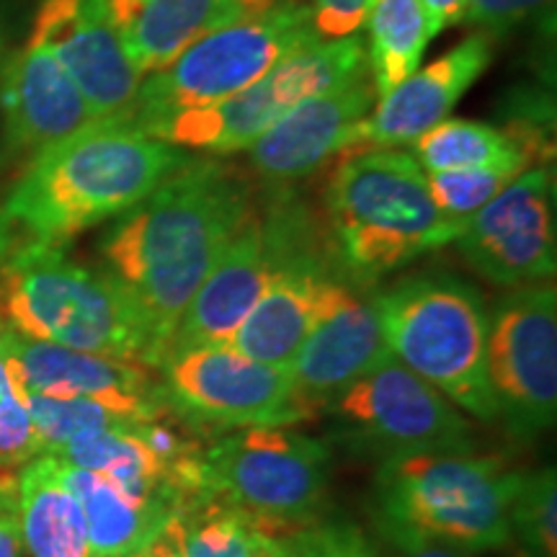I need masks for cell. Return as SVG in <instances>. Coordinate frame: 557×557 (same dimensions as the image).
Returning a JSON list of instances; mask_svg holds the SVG:
<instances>
[{
    "label": "cell",
    "mask_w": 557,
    "mask_h": 557,
    "mask_svg": "<svg viewBox=\"0 0 557 557\" xmlns=\"http://www.w3.org/2000/svg\"><path fill=\"white\" fill-rule=\"evenodd\" d=\"M253 212V186L238 169L189 158L107 230L103 263L148 320L160 361L191 297Z\"/></svg>",
    "instance_id": "1"
},
{
    "label": "cell",
    "mask_w": 557,
    "mask_h": 557,
    "mask_svg": "<svg viewBox=\"0 0 557 557\" xmlns=\"http://www.w3.org/2000/svg\"><path fill=\"white\" fill-rule=\"evenodd\" d=\"M189 158L186 150L145 135L127 114L107 116L39 150L3 212L34 240L62 246L139 205Z\"/></svg>",
    "instance_id": "2"
},
{
    "label": "cell",
    "mask_w": 557,
    "mask_h": 557,
    "mask_svg": "<svg viewBox=\"0 0 557 557\" xmlns=\"http://www.w3.org/2000/svg\"><path fill=\"white\" fill-rule=\"evenodd\" d=\"M325 209L338 276L359 289L449 246L459 233V222L431 197L426 171L398 148L344 152Z\"/></svg>",
    "instance_id": "3"
},
{
    "label": "cell",
    "mask_w": 557,
    "mask_h": 557,
    "mask_svg": "<svg viewBox=\"0 0 557 557\" xmlns=\"http://www.w3.org/2000/svg\"><path fill=\"white\" fill-rule=\"evenodd\" d=\"M0 323L18 336L160 367L143 312L107 269L73 261L62 246L34 240L0 267Z\"/></svg>",
    "instance_id": "4"
},
{
    "label": "cell",
    "mask_w": 557,
    "mask_h": 557,
    "mask_svg": "<svg viewBox=\"0 0 557 557\" xmlns=\"http://www.w3.org/2000/svg\"><path fill=\"white\" fill-rule=\"evenodd\" d=\"M521 478L504 459L468 449L385 459L374 483V524L389 547H500L511 540Z\"/></svg>",
    "instance_id": "5"
},
{
    "label": "cell",
    "mask_w": 557,
    "mask_h": 557,
    "mask_svg": "<svg viewBox=\"0 0 557 557\" xmlns=\"http://www.w3.org/2000/svg\"><path fill=\"white\" fill-rule=\"evenodd\" d=\"M389 354L480 421H496L485 344L491 312L472 284L455 274H416L374 292Z\"/></svg>",
    "instance_id": "6"
},
{
    "label": "cell",
    "mask_w": 557,
    "mask_h": 557,
    "mask_svg": "<svg viewBox=\"0 0 557 557\" xmlns=\"http://www.w3.org/2000/svg\"><path fill=\"white\" fill-rule=\"evenodd\" d=\"M205 496H218L284 537L323 517L331 483V449L289 426L222 431L201 455Z\"/></svg>",
    "instance_id": "7"
},
{
    "label": "cell",
    "mask_w": 557,
    "mask_h": 557,
    "mask_svg": "<svg viewBox=\"0 0 557 557\" xmlns=\"http://www.w3.org/2000/svg\"><path fill=\"white\" fill-rule=\"evenodd\" d=\"M320 41L310 5L282 3L205 34L171 65L143 78L129 120L227 99L253 86L292 52Z\"/></svg>",
    "instance_id": "8"
},
{
    "label": "cell",
    "mask_w": 557,
    "mask_h": 557,
    "mask_svg": "<svg viewBox=\"0 0 557 557\" xmlns=\"http://www.w3.org/2000/svg\"><path fill=\"white\" fill-rule=\"evenodd\" d=\"M165 403L191 429L222 431L295 426L312 413L299 400L289 369L243 357L233 346L173 348L160 361Z\"/></svg>",
    "instance_id": "9"
},
{
    "label": "cell",
    "mask_w": 557,
    "mask_h": 557,
    "mask_svg": "<svg viewBox=\"0 0 557 557\" xmlns=\"http://www.w3.org/2000/svg\"><path fill=\"white\" fill-rule=\"evenodd\" d=\"M331 413L338 438L382 462L426 451H465L472 442L468 418L395 357L348 385L331 403Z\"/></svg>",
    "instance_id": "10"
},
{
    "label": "cell",
    "mask_w": 557,
    "mask_h": 557,
    "mask_svg": "<svg viewBox=\"0 0 557 557\" xmlns=\"http://www.w3.org/2000/svg\"><path fill=\"white\" fill-rule=\"evenodd\" d=\"M487 385L498 418L521 438L555 426L557 418V292L524 284L487 320Z\"/></svg>",
    "instance_id": "11"
},
{
    "label": "cell",
    "mask_w": 557,
    "mask_h": 557,
    "mask_svg": "<svg viewBox=\"0 0 557 557\" xmlns=\"http://www.w3.org/2000/svg\"><path fill=\"white\" fill-rule=\"evenodd\" d=\"M459 256L500 287H524L555 274V184L545 165L519 173L504 191L459 222Z\"/></svg>",
    "instance_id": "12"
},
{
    "label": "cell",
    "mask_w": 557,
    "mask_h": 557,
    "mask_svg": "<svg viewBox=\"0 0 557 557\" xmlns=\"http://www.w3.org/2000/svg\"><path fill=\"white\" fill-rule=\"evenodd\" d=\"M0 344L9 357L18 395L34 393L60 400H96L135 421H150L169 410L160 380L152 377L150 367L137 361L45 344V341L18 336L3 323H0Z\"/></svg>",
    "instance_id": "13"
},
{
    "label": "cell",
    "mask_w": 557,
    "mask_h": 557,
    "mask_svg": "<svg viewBox=\"0 0 557 557\" xmlns=\"http://www.w3.org/2000/svg\"><path fill=\"white\" fill-rule=\"evenodd\" d=\"M393 359L372 297L333 276L320 292L315 323L292 361L299 400L312 416L331 406L348 385Z\"/></svg>",
    "instance_id": "14"
},
{
    "label": "cell",
    "mask_w": 557,
    "mask_h": 557,
    "mask_svg": "<svg viewBox=\"0 0 557 557\" xmlns=\"http://www.w3.org/2000/svg\"><path fill=\"white\" fill-rule=\"evenodd\" d=\"M29 39L58 58L96 120L132 109L143 75L124 52L109 0H39Z\"/></svg>",
    "instance_id": "15"
},
{
    "label": "cell",
    "mask_w": 557,
    "mask_h": 557,
    "mask_svg": "<svg viewBox=\"0 0 557 557\" xmlns=\"http://www.w3.org/2000/svg\"><path fill=\"white\" fill-rule=\"evenodd\" d=\"M493 41L496 39L487 34L475 32L431 65L416 70L400 86L377 99L354 129L348 152L413 145L418 137L442 124L491 65Z\"/></svg>",
    "instance_id": "16"
},
{
    "label": "cell",
    "mask_w": 557,
    "mask_h": 557,
    "mask_svg": "<svg viewBox=\"0 0 557 557\" xmlns=\"http://www.w3.org/2000/svg\"><path fill=\"white\" fill-rule=\"evenodd\" d=\"M374 94L369 75L331 94L297 103L250 148V169L263 184L282 189L315 173L331 158L344 156L354 129L372 111Z\"/></svg>",
    "instance_id": "17"
},
{
    "label": "cell",
    "mask_w": 557,
    "mask_h": 557,
    "mask_svg": "<svg viewBox=\"0 0 557 557\" xmlns=\"http://www.w3.org/2000/svg\"><path fill=\"white\" fill-rule=\"evenodd\" d=\"M0 111L9 148L32 156L96 122L67 70L32 39L0 67Z\"/></svg>",
    "instance_id": "18"
},
{
    "label": "cell",
    "mask_w": 557,
    "mask_h": 557,
    "mask_svg": "<svg viewBox=\"0 0 557 557\" xmlns=\"http://www.w3.org/2000/svg\"><path fill=\"white\" fill-rule=\"evenodd\" d=\"M274 274V250L256 209L191 297L169 351L186 346H230Z\"/></svg>",
    "instance_id": "19"
},
{
    "label": "cell",
    "mask_w": 557,
    "mask_h": 557,
    "mask_svg": "<svg viewBox=\"0 0 557 557\" xmlns=\"http://www.w3.org/2000/svg\"><path fill=\"white\" fill-rule=\"evenodd\" d=\"M297 101L274 67L267 78L227 96V99L191 107L148 120H127L145 135L181 150H201L212 156H233L250 150L274 124L295 109Z\"/></svg>",
    "instance_id": "20"
},
{
    "label": "cell",
    "mask_w": 557,
    "mask_h": 557,
    "mask_svg": "<svg viewBox=\"0 0 557 557\" xmlns=\"http://www.w3.org/2000/svg\"><path fill=\"white\" fill-rule=\"evenodd\" d=\"M109 13L124 52L145 78L205 34L256 11L243 0H109Z\"/></svg>",
    "instance_id": "21"
},
{
    "label": "cell",
    "mask_w": 557,
    "mask_h": 557,
    "mask_svg": "<svg viewBox=\"0 0 557 557\" xmlns=\"http://www.w3.org/2000/svg\"><path fill=\"white\" fill-rule=\"evenodd\" d=\"M21 540L32 557H90L78 498L60 475V459L34 457L16 478Z\"/></svg>",
    "instance_id": "22"
},
{
    "label": "cell",
    "mask_w": 557,
    "mask_h": 557,
    "mask_svg": "<svg viewBox=\"0 0 557 557\" xmlns=\"http://www.w3.org/2000/svg\"><path fill=\"white\" fill-rule=\"evenodd\" d=\"M60 475L83 508L90 557H139L176 519L160 508L137 504L96 472L60 462Z\"/></svg>",
    "instance_id": "23"
},
{
    "label": "cell",
    "mask_w": 557,
    "mask_h": 557,
    "mask_svg": "<svg viewBox=\"0 0 557 557\" xmlns=\"http://www.w3.org/2000/svg\"><path fill=\"white\" fill-rule=\"evenodd\" d=\"M364 26H369V81L382 99L421 65L431 41L429 18L421 0H374Z\"/></svg>",
    "instance_id": "24"
},
{
    "label": "cell",
    "mask_w": 557,
    "mask_h": 557,
    "mask_svg": "<svg viewBox=\"0 0 557 557\" xmlns=\"http://www.w3.org/2000/svg\"><path fill=\"white\" fill-rule=\"evenodd\" d=\"M416 163L426 173L465 169H532L527 152L500 127L470 120H444L413 143Z\"/></svg>",
    "instance_id": "25"
},
{
    "label": "cell",
    "mask_w": 557,
    "mask_h": 557,
    "mask_svg": "<svg viewBox=\"0 0 557 557\" xmlns=\"http://www.w3.org/2000/svg\"><path fill=\"white\" fill-rule=\"evenodd\" d=\"M178 521L186 557H278V537L218 496L191 500Z\"/></svg>",
    "instance_id": "26"
},
{
    "label": "cell",
    "mask_w": 557,
    "mask_h": 557,
    "mask_svg": "<svg viewBox=\"0 0 557 557\" xmlns=\"http://www.w3.org/2000/svg\"><path fill=\"white\" fill-rule=\"evenodd\" d=\"M18 398L32 418V426L34 434H37L41 455H52V451L60 449L62 444L73 442V438L78 436L96 434V431L132 429L135 423H143L96 400H60L34 393H24L18 395Z\"/></svg>",
    "instance_id": "27"
},
{
    "label": "cell",
    "mask_w": 557,
    "mask_h": 557,
    "mask_svg": "<svg viewBox=\"0 0 557 557\" xmlns=\"http://www.w3.org/2000/svg\"><path fill=\"white\" fill-rule=\"evenodd\" d=\"M557 483L555 470L524 472L511 506V537L529 557H557Z\"/></svg>",
    "instance_id": "28"
},
{
    "label": "cell",
    "mask_w": 557,
    "mask_h": 557,
    "mask_svg": "<svg viewBox=\"0 0 557 557\" xmlns=\"http://www.w3.org/2000/svg\"><path fill=\"white\" fill-rule=\"evenodd\" d=\"M39 455L32 418L18 398L9 357L0 344V485L16 483L18 472Z\"/></svg>",
    "instance_id": "29"
},
{
    "label": "cell",
    "mask_w": 557,
    "mask_h": 557,
    "mask_svg": "<svg viewBox=\"0 0 557 557\" xmlns=\"http://www.w3.org/2000/svg\"><path fill=\"white\" fill-rule=\"evenodd\" d=\"M519 171L513 169H465V171H438L426 173L429 191L436 207L447 214L449 220L462 222L475 214L480 207L504 191Z\"/></svg>",
    "instance_id": "30"
},
{
    "label": "cell",
    "mask_w": 557,
    "mask_h": 557,
    "mask_svg": "<svg viewBox=\"0 0 557 557\" xmlns=\"http://www.w3.org/2000/svg\"><path fill=\"white\" fill-rule=\"evenodd\" d=\"M278 557H377V553L348 521L320 519L278 537Z\"/></svg>",
    "instance_id": "31"
},
{
    "label": "cell",
    "mask_w": 557,
    "mask_h": 557,
    "mask_svg": "<svg viewBox=\"0 0 557 557\" xmlns=\"http://www.w3.org/2000/svg\"><path fill=\"white\" fill-rule=\"evenodd\" d=\"M555 0H468L459 24H468L491 39L524 29L534 21L553 16Z\"/></svg>",
    "instance_id": "32"
},
{
    "label": "cell",
    "mask_w": 557,
    "mask_h": 557,
    "mask_svg": "<svg viewBox=\"0 0 557 557\" xmlns=\"http://www.w3.org/2000/svg\"><path fill=\"white\" fill-rule=\"evenodd\" d=\"M374 0H310L312 26L320 39L354 37L367 24Z\"/></svg>",
    "instance_id": "33"
},
{
    "label": "cell",
    "mask_w": 557,
    "mask_h": 557,
    "mask_svg": "<svg viewBox=\"0 0 557 557\" xmlns=\"http://www.w3.org/2000/svg\"><path fill=\"white\" fill-rule=\"evenodd\" d=\"M21 547L16 483L0 485V557H21Z\"/></svg>",
    "instance_id": "34"
},
{
    "label": "cell",
    "mask_w": 557,
    "mask_h": 557,
    "mask_svg": "<svg viewBox=\"0 0 557 557\" xmlns=\"http://www.w3.org/2000/svg\"><path fill=\"white\" fill-rule=\"evenodd\" d=\"M421 3L429 18L431 39H434L444 29H449V26H455L462 21L465 3H468V0H421Z\"/></svg>",
    "instance_id": "35"
},
{
    "label": "cell",
    "mask_w": 557,
    "mask_h": 557,
    "mask_svg": "<svg viewBox=\"0 0 557 557\" xmlns=\"http://www.w3.org/2000/svg\"><path fill=\"white\" fill-rule=\"evenodd\" d=\"M139 557H186L184 555V534H181L178 517L171 519L169 524L163 527V532H160L158 537L150 542L148 549H145Z\"/></svg>",
    "instance_id": "36"
},
{
    "label": "cell",
    "mask_w": 557,
    "mask_h": 557,
    "mask_svg": "<svg viewBox=\"0 0 557 557\" xmlns=\"http://www.w3.org/2000/svg\"><path fill=\"white\" fill-rule=\"evenodd\" d=\"M393 557H468V553L444 545H416V547H393Z\"/></svg>",
    "instance_id": "37"
},
{
    "label": "cell",
    "mask_w": 557,
    "mask_h": 557,
    "mask_svg": "<svg viewBox=\"0 0 557 557\" xmlns=\"http://www.w3.org/2000/svg\"><path fill=\"white\" fill-rule=\"evenodd\" d=\"M11 246H13L11 220H9V214L0 209V261H5V256L11 253Z\"/></svg>",
    "instance_id": "38"
},
{
    "label": "cell",
    "mask_w": 557,
    "mask_h": 557,
    "mask_svg": "<svg viewBox=\"0 0 557 557\" xmlns=\"http://www.w3.org/2000/svg\"><path fill=\"white\" fill-rule=\"evenodd\" d=\"M243 3L250 5V9H253V11H263V9H269V0H243Z\"/></svg>",
    "instance_id": "39"
}]
</instances>
